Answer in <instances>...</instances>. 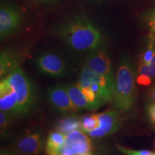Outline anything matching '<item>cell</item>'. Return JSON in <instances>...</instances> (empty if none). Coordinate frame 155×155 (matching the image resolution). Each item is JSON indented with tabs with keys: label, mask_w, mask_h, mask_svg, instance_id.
Returning <instances> with one entry per match:
<instances>
[{
	"label": "cell",
	"mask_w": 155,
	"mask_h": 155,
	"mask_svg": "<svg viewBox=\"0 0 155 155\" xmlns=\"http://www.w3.org/2000/svg\"><path fill=\"white\" fill-rule=\"evenodd\" d=\"M58 35L72 49L94 51L101 45L102 35L98 28L83 17H75L62 25Z\"/></svg>",
	"instance_id": "1"
},
{
	"label": "cell",
	"mask_w": 155,
	"mask_h": 155,
	"mask_svg": "<svg viewBox=\"0 0 155 155\" xmlns=\"http://www.w3.org/2000/svg\"><path fill=\"white\" fill-rule=\"evenodd\" d=\"M136 79L131 64L127 58H122L116 73L114 107L123 112L132 109L136 101Z\"/></svg>",
	"instance_id": "2"
},
{
	"label": "cell",
	"mask_w": 155,
	"mask_h": 155,
	"mask_svg": "<svg viewBox=\"0 0 155 155\" xmlns=\"http://www.w3.org/2000/svg\"><path fill=\"white\" fill-rule=\"evenodd\" d=\"M4 78L17 96V114H28L34 104V91L32 83L18 62Z\"/></svg>",
	"instance_id": "3"
},
{
	"label": "cell",
	"mask_w": 155,
	"mask_h": 155,
	"mask_svg": "<svg viewBox=\"0 0 155 155\" xmlns=\"http://www.w3.org/2000/svg\"><path fill=\"white\" fill-rule=\"evenodd\" d=\"M78 83L91 90L105 103L111 102L114 100L115 81L97 74L86 65L81 70Z\"/></svg>",
	"instance_id": "4"
},
{
	"label": "cell",
	"mask_w": 155,
	"mask_h": 155,
	"mask_svg": "<svg viewBox=\"0 0 155 155\" xmlns=\"http://www.w3.org/2000/svg\"><path fill=\"white\" fill-rule=\"evenodd\" d=\"M91 150L92 142L89 136L82 130H75L66 136L58 155H81L90 153Z\"/></svg>",
	"instance_id": "5"
},
{
	"label": "cell",
	"mask_w": 155,
	"mask_h": 155,
	"mask_svg": "<svg viewBox=\"0 0 155 155\" xmlns=\"http://www.w3.org/2000/svg\"><path fill=\"white\" fill-rule=\"evenodd\" d=\"M98 126L96 129L91 131L88 135L91 138H102L116 132L119 129L121 121L119 114L113 110L97 114Z\"/></svg>",
	"instance_id": "6"
},
{
	"label": "cell",
	"mask_w": 155,
	"mask_h": 155,
	"mask_svg": "<svg viewBox=\"0 0 155 155\" xmlns=\"http://www.w3.org/2000/svg\"><path fill=\"white\" fill-rule=\"evenodd\" d=\"M22 17L18 10L11 6L2 5L0 9V36H9L19 28Z\"/></svg>",
	"instance_id": "7"
},
{
	"label": "cell",
	"mask_w": 155,
	"mask_h": 155,
	"mask_svg": "<svg viewBox=\"0 0 155 155\" xmlns=\"http://www.w3.org/2000/svg\"><path fill=\"white\" fill-rule=\"evenodd\" d=\"M40 71L53 77H62L65 73V63L61 58L53 53H44L36 60Z\"/></svg>",
	"instance_id": "8"
},
{
	"label": "cell",
	"mask_w": 155,
	"mask_h": 155,
	"mask_svg": "<svg viewBox=\"0 0 155 155\" xmlns=\"http://www.w3.org/2000/svg\"><path fill=\"white\" fill-rule=\"evenodd\" d=\"M48 96L50 104L60 111L66 113L80 111L71 99L65 86H55L49 88Z\"/></svg>",
	"instance_id": "9"
},
{
	"label": "cell",
	"mask_w": 155,
	"mask_h": 155,
	"mask_svg": "<svg viewBox=\"0 0 155 155\" xmlns=\"http://www.w3.org/2000/svg\"><path fill=\"white\" fill-rule=\"evenodd\" d=\"M86 65L97 74L108 78L111 80H116L112 71L111 59L104 50H99L89 56Z\"/></svg>",
	"instance_id": "10"
},
{
	"label": "cell",
	"mask_w": 155,
	"mask_h": 155,
	"mask_svg": "<svg viewBox=\"0 0 155 155\" xmlns=\"http://www.w3.org/2000/svg\"><path fill=\"white\" fill-rule=\"evenodd\" d=\"M0 110L17 114V96L5 78L0 82Z\"/></svg>",
	"instance_id": "11"
},
{
	"label": "cell",
	"mask_w": 155,
	"mask_h": 155,
	"mask_svg": "<svg viewBox=\"0 0 155 155\" xmlns=\"http://www.w3.org/2000/svg\"><path fill=\"white\" fill-rule=\"evenodd\" d=\"M42 145L41 134L36 132L25 136L19 139L17 148L25 155H37L41 152Z\"/></svg>",
	"instance_id": "12"
},
{
	"label": "cell",
	"mask_w": 155,
	"mask_h": 155,
	"mask_svg": "<svg viewBox=\"0 0 155 155\" xmlns=\"http://www.w3.org/2000/svg\"><path fill=\"white\" fill-rule=\"evenodd\" d=\"M68 93L74 105L78 108L79 110L87 109V110H94L93 106L89 102L88 98L85 96L82 91L78 86V84H68L65 86Z\"/></svg>",
	"instance_id": "13"
},
{
	"label": "cell",
	"mask_w": 155,
	"mask_h": 155,
	"mask_svg": "<svg viewBox=\"0 0 155 155\" xmlns=\"http://www.w3.org/2000/svg\"><path fill=\"white\" fill-rule=\"evenodd\" d=\"M66 136L59 131H53L50 134L46 144V152L48 155H58L60 149L64 144Z\"/></svg>",
	"instance_id": "14"
},
{
	"label": "cell",
	"mask_w": 155,
	"mask_h": 155,
	"mask_svg": "<svg viewBox=\"0 0 155 155\" xmlns=\"http://www.w3.org/2000/svg\"><path fill=\"white\" fill-rule=\"evenodd\" d=\"M17 61L9 51H3L0 55V77L5 78L13 68Z\"/></svg>",
	"instance_id": "15"
},
{
	"label": "cell",
	"mask_w": 155,
	"mask_h": 155,
	"mask_svg": "<svg viewBox=\"0 0 155 155\" xmlns=\"http://www.w3.org/2000/svg\"><path fill=\"white\" fill-rule=\"evenodd\" d=\"M75 130H81V121L73 118L64 119L58 125V131L66 135Z\"/></svg>",
	"instance_id": "16"
},
{
	"label": "cell",
	"mask_w": 155,
	"mask_h": 155,
	"mask_svg": "<svg viewBox=\"0 0 155 155\" xmlns=\"http://www.w3.org/2000/svg\"><path fill=\"white\" fill-rule=\"evenodd\" d=\"M155 50V37L154 33L151 31V33L149 38V42L147 45V49L142 53L140 59V64H144V65H148L152 61L153 55L154 53Z\"/></svg>",
	"instance_id": "17"
},
{
	"label": "cell",
	"mask_w": 155,
	"mask_h": 155,
	"mask_svg": "<svg viewBox=\"0 0 155 155\" xmlns=\"http://www.w3.org/2000/svg\"><path fill=\"white\" fill-rule=\"evenodd\" d=\"M81 130L83 132L88 134L96 129L98 126V121L97 114H92V115L85 116L81 120Z\"/></svg>",
	"instance_id": "18"
},
{
	"label": "cell",
	"mask_w": 155,
	"mask_h": 155,
	"mask_svg": "<svg viewBox=\"0 0 155 155\" xmlns=\"http://www.w3.org/2000/svg\"><path fill=\"white\" fill-rule=\"evenodd\" d=\"M138 74L147 75V76L150 77V78H155V50L152 61L148 65L139 64Z\"/></svg>",
	"instance_id": "19"
},
{
	"label": "cell",
	"mask_w": 155,
	"mask_h": 155,
	"mask_svg": "<svg viewBox=\"0 0 155 155\" xmlns=\"http://www.w3.org/2000/svg\"><path fill=\"white\" fill-rule=\"evenodd\" d=\"M117 148L120 152L126 155H151L152 152L150 150H134L131 149H127L125 147L117 145Z\"/></svg>",
	"instance_id": "20"
},
{
	"label": "cell",
	"mask_w": 155,
	"mask_h": 155,
	"mask_svg": "<svg viewBox=\"0 0 155 155\" xmlns=\"http://www.w3.org/2000/svg\"><path fill=\"white\" fill-rule=\"evenodd\" d=\"M9 125L8 119H7V113L5 111L0 112V128H1V134H3L5 132Z\"/></svg>",
	"instance_id": "21"
},
{
	"label": "cell",
	"mask_w": 155,
	"mask_h": 155,
	"mask_svg": "<svg viewBox=\"0 0 155 155\" xmlns=\"http://www.w3.org/2000/svg\"><path fill=\"white\" fill-rule=\"evenodd\" d=\"M151 79L152 78L147 76V75H139L138 78H137V82H138L139 84L147 86V85H149L151 83Z\"/></svg>",
	"instance_id": "22"
},
{
	"label": "cell",
	"mask_w": 155,
	"mask_h": 155,
	"mask_svg": "<svg viewBox=\"0 0 155 155\" xmlns=\"http://www.w3.org/2000/svg\"><path fill=\"white\" fill-rule=\"evenodd\" d=\"M147 112L152 121L155 123V104L152 103L147 108Z\"/></svg>",
	"instance_id": "23"
},
{
	"label": "cell",
	"mask_w": 155,
	"mask_h": 155,
	"mask_svg": "<svg viewBox=\"0 0 155 155\" xmlns=\"http://www.w3.org/2000/svg\"><path fill=\"white\" fill-rule=\"evenodd\" d=\"M150 98L151 101L155 104V86L152 89V91L150 93Z\"/></svg>",
	"instance_id": "24"
},
{
	"label": "cell",
	"mask_w": 155,
	"mask_h": 155,
	"mask_svg": "<svg viewBox=\"0 0 155 155\" xmlns=\"http://www.w3.org/2000/svg\"><path fill=\"white\" fill-rule=\"evenodd\" d=\"M0 155H19L16 154V153L10 152V151H5L2 150L1 151V153H0Z\"/></svg>",
	"instance_id": "25"
},
{
	"label": "cell",
	"mask_w": 155,
	"mask_h": 155,
	"mask_svg": "<svg viewBox=\"0 0 155 155\" xmlns=\"http://www.w3.org/2000/svg\"><path fill=\"white\" fill-rule=\"evenodd\" d=\"M155 21V9L153 10V12H152V14H151L150 17V22H154Z\"/></svg>",
	"instance_id": "26"
},
{
	"label": "cell",
	"mask_w": 155,
	"mask_h": 155,
	"mask_svg": "<svg viewBox=\"0 0 155 155\" xmlns=\"http://www.w3.org/2000/svg\"><path fill=\"white\" fill-rule=\"evenodd\" d=\"M32 1L38 2L48 3V2H54V1H55V0H32Z\"/></svg>",
	"instance_id": "27"
},
{
	"label": "cell",
	"mask_w": 155,
	"mask_h": 155,
	"mask_svg": "<svg viewBox=\"0 0 155 155\" xmlns=\"http://www.w3.org/2000/svg\"><path fill=\"white\" fill-rule=\"evenodd\" d=\"M150 25L151 26V29H152L151 31H152V32L155 34V21L152 22H150Z\"/></svg>",
	"instance_id": "28"
},
{
	"label": "cell",
	"mask_w": 155,
	"mask_h": 155,
	"mask_svg": "<svg viewBox=\"0 0 155 155\" xmlns=\"http://www.w3.org/2000/svg\"><path fill=\"white\" fill-rule=\"evenodd\" d=\"M81 155H93V154H91V153H86V154H81Z\"/></svg>",
	"instance_id": "29"
},
{
	"label": "cell",
	"mask_w": 155,
	"mask_h": 155,
	"mask_svg": "<svg viewBox=\"0 0 155 155\" xmlns=\"http://www.w3.org/2000/svg\"><path fill=\"white\" fill-rule=\"evenodd\" d=\"M151 155H155V152H152V154H151Z\"/></svg>",
	"instance_id": "30"
},
{
	"label": "cell",
	"mask_w": 155,
	"mask_h": 155,
	"mask_svg": "<svg viewBox=\"0 0 155 155\" xmlns=\"http://www.w3.org/2000/svg\"><path fill=\"white\" fill-rule=\"evenodd\" d=\"M154 147H155V142H154Z\"/></svg>",
	"instance_id": "31"
}]
</instances>
